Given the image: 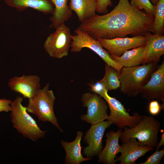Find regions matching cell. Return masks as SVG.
Instances as JSON below:
<instances>
[{
    "label": "cell",
    "instance_id": "obj_21",
    "mask_svg": "<svg viewBox=\"0 0 164 164\" xmlns=\"http://www.w3.org/2000/svg\"><path fill=\"white\" fill-rule=\"evenodd\" d=\"M53 5L54 10L50 18L55 28L67 22L72 15V11L68 5L69 0H49Z\"/></svg>",
    "mask_w": 164,
    "mask_h": 164
},
{
    "label": "cell",
    "instance_id": "obj_6",
    "mask_svg": "<svg viewBox=\"0 0 164 164\" xmlns=\"http://www.w3.org/2000/svg\"><path fill=\"white\" fill-rule=\"evenodd\" d=\"M46 38L43 47L50 57L61 59L68 55L72 41L70 30L64 23L55 28Z\"/></svg>",
    "mask_w": 164,
    "mask_h": 164
},
{
    "label": "cell",
    "instance_id": "obj_24",
    "mask_svg": "<svg viewBox=\"0 0 164 164\" xmlns=\"http://www.w3.org/2000/svg\"><path fill=\"white\" fill-rule=\"evenodd\" d=\"M131 4L140 10H144L148 14L154 17L155 5L150 0H131Z\"/></svg>",
    "mask_w": 164,
    "mask_h": 164
},
{
    "label": "cell",
    "instance_id": "obj_12",
    "mask_svg": "<svg viewBox=\"0 0 164 164\" xmlns=\"http://www.w3.org/2000/svg\"><path fill=\"white\" fill-rule=\"evenodd\" d=\"M139 94L145 100H156L164 102V60L142 87Z\"/></svg>",
    "mask_w": 164,
    "mask_h": 164
},
{
    "label": "cell",
    "instance_id": "obj_3",
    "mask_svg": "<svg viewBox=\"0 0 164 164\" xmlns=\"http://www.w3.org/2000/svg\"><path fill=\"white\" fill-rule=\"evenodd\" d=\"M161 123L152 116L143 115L138 123L135 127L124 128L120 136L122 143L132 138L138 139L139 145L154 148L158 143V133Z\"/></svg>",
    "mask_w": 164,
    "mask_h": 164
},
{
    "label": "cell",
    "instance_id": "obj_11",
    "mask_svg": "<svg viewBox=\"0 0 164 164\" xmlns=\"http://www.w3.org/2000/svg\"><path fill=\"white\" fill-rule=\"evenodd\" d=\"M112 124L110 121H104L93 125L86 132L84 141L87 144L83 150L86 158L97 156L103 149L102 139L106 129Z\"/></svg>",
    "mask_w": 164,
    "mask_h": 164
},
{
    "label": "cell",
    "instance_id": "obj_22",
    "mask_svg": "<svg viewBox=\"0 0 164 164\" xmlns=\"http://www.w3.org/2000/svg\"><path fill=\"white\" fill-rule=\"evenodd\" d=\"M105 74L101 80L104 84L108 91L115 90L120 87L119 78L120 71L114 67L106 64L105 66Z\"/></svg>",
    "mask_w": 164,
    "mask_h": 164
},
{
    "label": "cell",
    "instance_id": "obj_16",
    "mask_svg": "<svg viewBox=\"0 0 164 164\" xmlns=\"http://www.w3.org/2000/svg\"><path fill=\"white\" fill-rule=\"evenodd\" d=\"M145 36L146 38L145 55L142 64L157 63L164 54V36L151 32Z\"/></svg>",
    "mask_w": 164,
    "mask_h": 164
},
{
    "label": "cell",
    "instance_id": "obj_27",
    "mask_svg": "<svg viewBox=\"0 0 164 164\" xmlns=\"http://www.w3.org/2000/svg\"><path fill=\"white\" fill-rule=\"evenodd\" d=\"M97 3L96 12L99 13L106 14L108 7L112 6L111 0H96Z\"/></svg>",
    "mask_w": 164,
    "mask_h": 164
},
{
    "label": "cell",
    "instance_id": "obj_28",
    "mask_svg": "<svg viewBox=\"0 0 164 164\" xmlns=\"http://www.w3.org/2000/svg\"><path fill=\"white\" fill-rule=\"evenodd\" d=\"M163 109L164 106L160 105L157 100H153L149 103L148 111L149 114L152 115H158Z\"/></svg>",
    "mask_w": 164,
    "mask_h": 164
},
{
    "label": "cell",
    "instance_id": "obj_26",
    "mask_svg": "<svg viewBox=\"0 0 164 164\" xmlns=\"http://www.w3.org/2000/svg\"><path fill=\"white\" fill-rule=\"evenodd\" d=\"M88 85L90 87V90L91 91L100 95L104 98L105 92L107 91L106 90L104 84L101 80L94 83H89Z\"/></svg>",
    "mask_w": 164,
    "mask_h": 164
},
{
    "label": "cell",
    "instance_id": "obj_29",
    "mask_svg": "<svg viewBox=\"0 0 164 164\" xmlns=\"http://www.w3.org/2000/svg\"><path fill=\"white\" fill-rule=\"evenodd\" d=\"M12 101L10 99L5 98L0 99V112L2 111L8 112L11 111L12 107L10 104Z\"/></svg>",
    "mask_w": 164,
    "mask_h": 164
},
{
    "label": "cell",
    "instance_id": "obj_20",
    "mask_svg": "<svg viewBox=\"0 0 164 164\" xmlns=\"http://www.w3.org/2000/svg\"><path fill=\"white\" fill-rule=\"evenodd\" d=\"M69 5L81 22L96 13V0H69Z\"/></svg>",
    "mask_w": 164,
    "mask_h": 164
},
{
    "label": "cell",
    "instance_id": "obj_18",
    "mask_svg": "<svg viewBox=\"0 0 164 164\" xmlns=\"http://www.w3.org/2000/svg\"><path fill=\"white\" fill-rule=\"evenodd\" d=\"M10 7L21 12L30 8L45 14H52L54 10L53 3L49 0H4Z\"/></svg>",
    "mask_w": 164,
    "mask_h": 164
},
{
    "label": "cell",
    "instance_id": "obj_13",
    "mask_svg": "<svg viewBox=\"0 0 164 164\" xmlns=\"http://www.w3.org/2000/svg\"><path fill=\"white\" fill-rule=\"evenodd\" d=\"M40 80L37 75L24 74L20 77H12L8 82V85L12 91L19 93L29 99L41 89Z\"/></svg>",
    "mask_w": 164,
    "mask_h": 164
},
{
    "label": "cell",
    "instance_id": "obj_1",
    "mask_svg": "<svg viewBox=\"0 0 164 164\" xmlns=\"http://www.w3.org/2000/svg\"><path fill=\"white\" fill-rule=\"evenodd\" d=\"M154 18L132 5L129 0H119L110 12L102 15L96 13L77 29L95 39L145 36L152 32Z\"/></svg>",
    "mask_w": 164,
    "mask_h": 164
},
{
    "label": "cell",
    "instance_id": "obj_30",
    "mask_svg": "<svg viewBox=\"0 0 164 164\" xmlns=\"http://www.w3.org/2000/svg\"><path fill=\"white\" fill-rule=\"evenodd\" d=\"M164 145V133H162L160 140L159 143H158L155 149V151L158 150L159 149L162 145Z\"/></svg>",
    "mask_w": 164,
    "mask_h": 164
},
{
    "label": "cell",
    "instance_id": "obj_19",
    "mask_svg": "<svg viewBox=\"0 0 164 164\" xmlns=\"http://www.w3.org/2000/svg\"><path fill=\"white\" fill-rule=\"evenodd\" d=\"M145 51V45H144L127 50L120 56H110L115 61L122 67H131L138 66L142 63Z\"/></svg>",
    "mask_w": 164,
    "mask_h": 164
},
{
    "label": "cell",
    "instance_id": "obj_14",
    "mask_svg": "<svg viewBox=\"0 0 164 164\" xmlns=\"http://www.w3.org/2000/svg\"><path fill=\"white\" fill-rule=\"evenodd\" d=\"M153 149L152 147L139 145L136 139L132 138L120 145L121 155L117 157L116 160L120 161V164H135L138 158Z\"/></svg>",
    "mask_w": 164,
    "mask_h": 164
},
{
    "label": "cell",
    "instance_id": "obj_31",
    "mask_svg": "<svg viewBox=\"0 0 164 164\" xmlns=\"http://www.w3.org/2000/svg\"><path fill=\"white\" fill-rule=\"evenodd\" d=\"M151 3L154 5H155L157 3L159 0H150Z\"/></svg>",
    "mask_w": 164,
    "mask_h": 164
},
{
    "label": "cell",
    "instance_id": "obj_5",
    "mask_svg": "<svg viewBox=\"0 0 164 164\" xmlns=\"http://www.w3.org/2000/svg\"><path fill=\"white\" fill-rule=\"evenodd\" d=\"M49 83H47L42 89L29 99L26 107L27 111L36 115L39 121H49L60 132H63L54 113L53 106L56 98L53 91L49 89Z\"/></svg>",
    "mask_w": 164,
    "mask_h": 164
},
{
    "label": "cell",
    "instance_id": "obj_25",
    "mask_svg": "<svg viewBox=\"0 0 164 164\" xmlns=\"http://www.w3.org/2000/svg\"><path fill=\"white\" fill-rule=\"evenodd\" d=\"M164 155V149L155 151L152 154L147 158L146 160L139 164H160L161 161Z\"/></svg>",
    "mask_w": 164,
    "mask_h": 164
},
{
    "label": "cell",
    "instance_id": "obj_17",
    "mask_svg": "<svg viewBox=\"0 0 164 164\" xmlns=\"http://www.w3.org/2000/svg\"><path fill=\"white\" fill-rule=\"evenodd\" d=\"M83 135L81 131H78L75 140L71 142L61 140V144L65 150L66 155L65 163L66 164H79L83 162L91 159V158H84L81 153L82 146L81 141Z\"/></svg>",
    "mask_w": 164,
    "mask_h": 164
},
{
    "label": "cell",
    "instance_id": "obj_4",
    "mask_svg": "<svg viewBox=\"0 0 164 164\" xmlns=\"http://www.w3.org/2000/svg\"><path fill=\"white\" fill-rule=\"evenodd\" d=\"M23 98L17 96L10 105V116L13 127L22 136L33 142L44 138L46 131L42 130L36 121L27 111L26 107L22 104Z\"/></svg>",
    "mask_w": 164,
    "mask_h": 164
},
{
    "label": "cell",
    "instance_id": "obj_9",
    "mask_svg": "<svg viewBox=\"0 0 164 164\" xmlns=\"http://www.w3.org/2000/svg\"><path fill=\"white\" fill-rule=\"evenodd\" d=\"M107 91L105 92L104 98L107 102L110 110L107 121L116 126L120 129L125 127L132 128L135 126L142 119L143 115L135 112L130 116L124 105L115 98L110 96Z\"/></svg>",
    "mask_w": 164,
    "mask_h": 164
},
{
    "label": "cell",
    "instance_id": "obj_23",
    "mask_svg": "<svg viewBox=\"0 0 164 164\" xmlns=\"http://www.w3.org/2000/svg\"><path fill=\"white\" fill-rule=\"evenodd\" d=\"M164 31V0H159L155 5L152 33L162 35Z\"/></svg>",
    "mask_w": 164,
    "mask_h": 164
},
{
    "label": "cell",
    "instance_id": "obj_7",
    "mask_svg": "<svg viewBox=\"0 0 164 164\" xmlns=\"http://www.w3.org/2000/svg\"><path fill=\"white\" fill-rule=\"evenodd\" d=\"M70 51L76 53L80 51L84 48H88L99 56L106 64L111 66L120 71L123 67L115 61L107 51L96 39L87 33L77 29L72 35Z\"/></svg>",
    "mask_w": 164,
    "mask_h": 164
},
{
    "label": "cell",
    "instance_id": "obj_2",
    "mask_svg": "<svg viewBox=\"0 0 164 164\" xmlns=\"http://www.w3.org/2000/svg\"><path fill=\"white\" fill-rule=\"evenodd\" d=\"M157 63L152 62L141 66L123 67L119 74L120 92L129 97H136L157 68Z\"/></svg>",
    "mask_w": 164,
    "mask_h": 164
},
{
    "label": "cell",
    "instance_id": "obj_10",
    "mask_svg": "<svg viewBox=\"0 0 164 164\" xmlns=\"http://www.w3.org/2000/svg\"><path fill=\"white\" fill-rule=\"evenodd\" d=\"M96 40L110 56H120L127 50L145 45L146 42V37L144 35L111 39L98 38Z\"/></svg>",
    "mask_w": 164,
    "mask_h": 164
},
{
    "label": "cell",
    "instance_id": "obj_15",
    "mask_svg": "<svg viewBox=\"0 0 164 164\" xmlns=\"http://www.w3.org/2000/svg\"><path fill=\"white\" fill-rule=\"evenodd\" d=\"M119 129L117 132L111 131L106 133V145L97 155L98 162L105 164H115L117 155L119 152V140L122 131Z\"/></svg>",
    "mask_w": 164,
    "mask_h": 164
},
{
    "label": "cell",
    "instance_id": "obj_32",
    "mask_svg": "<svg viewBox=\"0 0 164 164\" xmlns=\"http://www.w3.org/2000/svg\"></svg>",
    "mask_w": 164,
    "mask_h": 164
},
{
    "label": "cell",
    "instance_id": "obj_8",
    "mask_svg": "<svg viewBox=\"0 0 164 164\" xmlns=\"http://www.w3.org/2000/svg\"><path fill=\"white\" fill-rule=\"evenodd\" d=\"M81 101L83 107L87 108V114L80 116L82 120L93 125L108 118V104L101 96L88 92L83 94Z\"/></svg>",
    "mask_w": 164,
    "mask_h": 164
}]
</instances>
